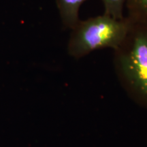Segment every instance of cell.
<instances>
[{
  "label": "cell",
  "instance_id": "cell-1",
  "mask_svg": "<svg viewBox=\"0 0 147 147\" xmlns=\"http://www.w3.org/2000/svg\"><path fill=\"white\" fill-rule=\"evenodd\" d=\"M115 65L129 94L147 107V23L131 21L125 39L115 50Z\"/></svg>",
  "mask_w": 147,
  "mask_h": 147
},
{
  "label": "cell",
  "instance_id": "cell-2",
  "mask_svg": "<svg viewBox=\"0 0 147 147\" xmlns=\"http://www.w3.org/2000/svg\"><path fill=\"white\" fill-rule=\"evenodd\" d=\"M131 26L127 17L117 19L105 14L80 21L71 29L67 52L72 57L80 59L99 49L115 51L125 39Z\"/></svg>",
  "mask_w": 147,
  "mask_h": 147
},
{
  "label": "cell",
  "instance_id": "cell-3",
  "mask_svg": "<svg viewBox=\"0 0 147 147\" xmlns=\"http://www.w3.org/2000/svg\"><path fill=\"white\" fill-rule=\"evenodd\" d=\"M87 0H56L59 13L63 26L72 29L80 21L79 11Z\"/></svg>",
  "mask_w": 147,
  "mask_h": 147
},
{
  "label": "cell",
  "instance_id": "cell-4",
  "mask_svg": "<svg viewBox=\"0 0 147 147\" xmlns=\"http://www.w3.org/2000/svg\"><path fill=\"white\" fill-rule=\"evenodd\" d=\"M127 16L132 22L147 23V0H127Z\"/></svg>",
  "mask_w": 147,
  "mask_h": 147
},
{
  "label": "cell",
  "instance_id": "cell-5",
  "mask_svg": "<svg viewBox=\"0 0 147 147\" xmlns=\"http://www.w3.org/2000/svg\"><path fill=\"white\" fill-rule=\"evenodd\" d=\"M127 0H102L104 7V13L117 19H122L123 10Z\"/></svg>",
  "mask_w": 147,
  "mask_h": 147
}]
</instances>
